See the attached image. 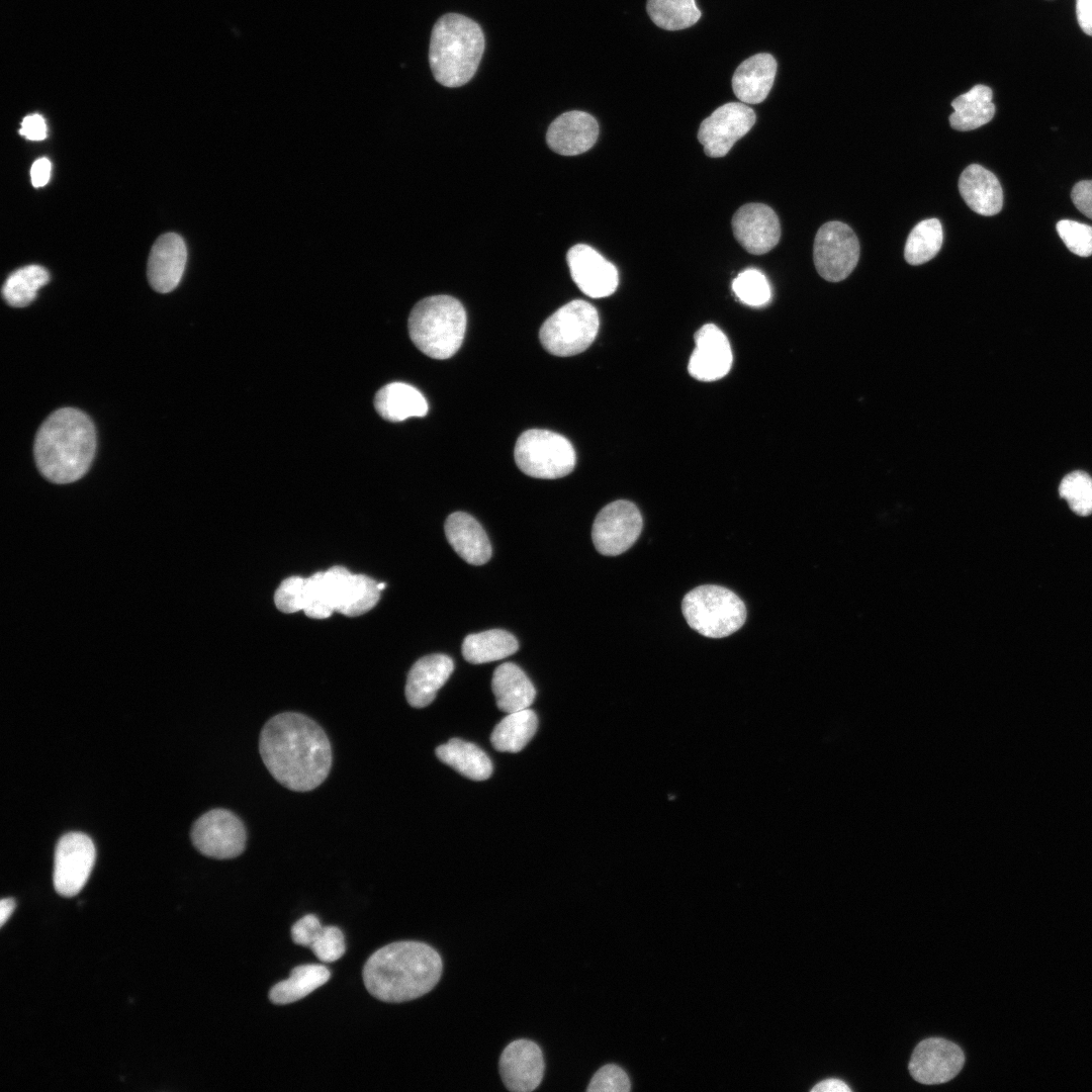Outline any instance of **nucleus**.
Listing matches in <instances>:
<instances>
[{"label": "nucleus", "instance_id": "obj_1", "mask_svg": "<svg viewBox=\"0 0 1092 1092\" xmlns=\"http://www.w3.org/2000/svg\"><path fill=\"white\" fill-rule=\"evenodd\" d=\"M259 748L273 778L292 791L315 789L331 769L330 741L322 727L303 714L272 717L261 731Z\"/></svg>", "mask_w": 1092, "mask_h": 1092}, {"label": "nucleus", "instance_id": "obj_2", "mask_svg": "<svg viewBox=\"0 0 1092 1092\" xmlns=\"http://www.w3.org/2000/svg\"><path fill=\"white\" fill-rule=\"evenodd\" d=\"M443 971L440 954L429 944L404 940L376 950L363 968L368 992L384 1002H404L430 992Z\"/></svg>", "mask_w": 1092, "mask_h": 1092}, {"label": "nucleus", "instance_id": "obj_3", "mask_svg": "<svg viewBox=\"0 0 1092 1092\" xmlns=\"http://www.w3.org/2000/svg\"><path fill=\"white\" fill-rule=\"evenodd\" d=\"M33 450L36 466L48 480L60 484L76 481L94 458L95 427L85 413L60 408L38 429Z\"/></svg>", "mask_w": 1092, "mask_h": 1092}, {"label": "nucleus", "instance_id": "obj_4", "mask_svg": "<svg viewBox=\"0 0 1092 1092\" xmlns=\"http://www.w3.org/2000/svg\"><path fill=\"white\" fill-rule=\"evenodd\" d=\"M483 51V32L475 21L457 13L443 15L431 34L429 62L434 78L446 87L466 84Z\"/></svg>", "mask_w": 1092, "mask_h": 1092}, {"label": "nucleus", "instance_id": "obj_5", "mask_svg": "<svg viewBox=\"0 0 1092 1092\" xmlns=\"http://www.w3.org/2000/svg\"><path fill=\"white\" fill-rule=\"evenodd\" d=\"M466 311L461 302L449 295H434L420 300L408 316V333L415 346L425 355L444 360L460 348L466 331Z\"/></svg>", "mask_w": 1092, "mask_h": 1092}, {"label": "nucleus", "instance_id": "obj_6", "mask_svg": "<svg viewBox=\"0 0 1092 1092\" xmlns=\"http://www.w3.org/2000/svg\"><path fill=\"white\" fill-rule=\"evenodd\" d=\"M681 611L689 626L709 638L727 637L746 620V608L732 590L715 584L700 585L682 599Z\"/></svg>", "mask_w": 1092, "mask_h": 1092}, {"label": "nucleus", "instance_id": "obj_7", "mask_svg": "<svg viewBox=\"0 0 1092 1092\" xmlns=\"http://www.w3.org/2000/svg\"><path fill=\"white\" fill-rule=\"evenodd\" d=\"M599 327V313L594 305L575 299L561 306L543 323L539 339L549 353L560 357L573 356L590 346Z\"/></svg>", "mask_w": 1092, "mask_h": 1092}, {"label": "nucleus", "instance_id": "obj_8", "mask_svg": "<svg viewBox=\"0 0 1092 1092\" xmlns=\"http://www.w3.org/2000/svg\"><path fill=\"white\" fill-rule=\"evenodd\" d=\"M514 456L521 471L542 479L569 474L576 461L574 448L565 437L541 429L522 433L517 440Z\"/></svg>", "mask_w": 1092, "mask_h": 1092}, {"label": "nucleus", "instance_id": "obj_9", "mask_svg": "<svg viewBox=\"0 0 1092 1092\" xmlns=\"http://www.w3.org/2000/svg\"><path fill=\"white\" fill-rule=\"evenodd\" d=\"M858 258V240L850 226L841 221H828L820 226L814 240L813 259L822 278L830 282L845 279Z\"/></svg>", "mask_w": 1092, "mask_h": 1092}, {"label": "nucleus", "instance_id": "obj_10", "mask_svg": "<svg viewBox=\"0 0 1092 1092\" xmlns=\"http://www.w3.org/2000/svg\"><path fill=\"white\" fill-rule=\"evenodd\" d=\"M642 516L635 504L625 499L612 502L597 515L592 538L597 551L616 556L628 550L639 538Z\"/></svg>", "mask_w": 1092, "mask_h": 1092}, {"label": "nucleus", "instance_id": "obj_11", "mask_svg": "<svg viewBox=\"0 0 1092 1092\" xmlns=\"http://www.w3.org/2000/svg\"><path fill=\"white\" fill-rule=\"evenodd\" d=\"M191 839L193 845L206 856L233 858L245 849L246 830L233 812L213 809L195 821Z\"/></svg>", "mask_w": 1092, "mask_h": 1092}, {"label": "nucleus", "instance_id": "obj_12", "mask_svg": "<svg viewBox=\"0 0 1092 1092\" xmlns=\"http://www.w3.org/2000/svg\"><path fill=\"white\" fill-rule=\"evenodd\" d=\"M92 839L82 832L63 835L55 850L53 881L58 894L77 895L86 884L95 861Z\"/></svg>", "mask_w": 1092, "mask_h": 1092}, {"label": "nucleus", "instance_id": "obj_13", "mask_svg": "<svg viewBox=\"0 0 1092 1092\" xmlns=\"http://www.w3.org/2000/svg\"><path fill=\"white\" fill-rule=\"evenodd\" d=\"M755 120L753 109L745 103L729 102L702 121L698 140L707 156L721 158L751 129Z\"/></svg>", "mask_w": 1092, "mask_h": 1092}, {"label": "nucleus", "instance_id": "obj_14", "mask_svg": "<svg viewBox=\"0 0 1092 1092\" xmlns=\"http://www.w3.org/2000/svg\"><path fill=\"white\" fill-rule=\"evenodd\" d=\"M964 1063V1053L957 1043L942 1037H929L915 1046L908 1067L914 1080L933 1085L954 1078Z\"/></svg>", "mask_w": 1092, "mask_h": 1092}, {"label": "nucleus", "instance_id": "obj_15", "mask_svg": "<svg viewBox=\"0 0 1092 1092\" xmlns=\"http://www.w3.org/2000/svg\"><path fill=\"white\" fill-rule=\"evenodd\" d=\"M734 238L750 254L762 255L777 246L781 225L776 212L763 203H746L734 213Z\"/></svg>", "mask_w": 1092, "mask_h": 1092}, {"label": "nucleus", "instance_id": "obj_16", "mask_svg": "<svg viewBox=\"0 0 1092 1092\" xmlns=\"http://www.w3.org/2000/svg\"><path fill=\"white\" fill-rule=\"evenodd\" d=\"M566 258L572 280L585 295L602 298L617 289L616 267L594 248L577 244L569 249Z\"/></svg>", "mask_w": 1092, "mask_h": 1092}, {"label": "nucleus", "instance_id": "obj_17", "mask_svg": "<svg viewBox=\"0 0 1092 1092\" xmlns=\"http://www.w3.org/2000/svg\"><path fill=\"white\" fill-rule=\"evenodd\" d=\"M500 1078L510 1091L531 1092L541 1083L544 1060L540 1046L529 1039L510 1042L499 1058Z\"/></svg>", "mask_w": 1092, "mask_h": 1092}, {"label": "nucleus", "instance_id": "obj_18", "mask_svg": "<svg viewBox=\"0 0 1092 1092\" xmlns=\"http://www.w3.org/2000/svg\"><path fill=\"white\" fill-rule=\"evenodd\" d=\"M696 347L691 355L688 369L701 381H714L724 377L732 365V351L725 334L715 325L707 324L695 334Z\"/></svg>", "mask_w": 1092, "mask_h": 1092}, {"label": "nucleus", "instance_id": "obj_19", "mask_svg": "<svg viewBox=\"0 0 1092 1092\" xmlns=\"http://www.w3.org/2000/svg\"><path fill=\"white\" fill-rule=\"evenodd\" d=\"M599 124L594 116L582 111H568L549 125L548 147L562 156H575L588 151L597 142Z\"/></svg>", "mask_w": 1092, "mask_h": 1092}, {"label": "nucleus", "instance_id": "obj_20", "mask_svg": "<svg viewBox=\"0 0 1092 1092\" xmlns=\"http://www.w3.org/2000/svg\"><path fill=\"white\" fill-rule=\"evenodd\" d=\"M187 251L184 240L177 234L160 236L151 249L148 261V279L158 292L172 291L184 272Z\"/></svg>", "mask_w": 1092, "mask_h": 1092}, {"label": "nucleus", "instance_id": "obj_21", "mask_svg": "<svg viewBox=\"0 0 1092 1092\" xmlns=\"http://www.w3.org/2000/svg\"><path fill=\"white\" fill-rule=\"evenodd\" d=\"M454 669L451 657L437 653L420 658L412 666L405 685V697L414 708L430 705Z\"/></svg>", "mask_w": 1092, "mask_h": 1092}, {"label": "nucleus", "instance_id": "obj_22", "mask_svg": "<svg viewBox=\"0 0 1092 1092\" xmlns=\"http://www.w3.org/2000/svg\"><path fill=\"white\" fill-rule=\"evenodd\" d=\"M445 535L455 552L467 563L481 565L491 557L489 539L469 514L455 512L445 522Z\"/></svg>", "mask_w": 1092, "mask_h": 1092}, {"label": "nucleus", "instance_id": "obj_23", "mask_svg": "<svg viewBox=\"0 0 1092 1092\" xmlns=\"http://www.w3.org/2000/svg\"><path fill=\"white\" fill-rule=\"evenodd\" d=\"M959 190L967 205L981 215H995L1002 209L1003 190L999 180L979 164H972L962 172Z\"/></svg>", "mask_w": 1092, "mask_h": 1092}, {"label": "nucleus", "instance_id": "obj_24", "mask_svg": "<svg viewBox=\"0 0 1092 1092\" xmlns=\"http://www.w3.org/2000/svg\"><path fill=\"white\" fill-rule=\"evenodd\" d=\"M777 73L775 58L766 53L756 54L742 62L732 77L735 96L745 104H757L768 95Z\"/></svg>", "mask_w": 1092, "mask_h": 1092}, {"label": "nucleus", "instance_id": "obj_25", "mask_svg": "<svg viewBox=\"0 0 1092 1092\" xmlns=\"http://www.w3.org/2000/svg\"><path fill=\"white\" fill-rule=\"evenodd\" d=\"M350 575L347 568L334 566L307 577L304 614L312 619L329 618L337 610L343 586Z\"/></svg>", "mask_w": 1092, "mask_h": 1092}, {"label": "nucleus", "instance_id": "obj_26", "mask_svg": "<svg viewBox=\"0 0 1092 1092\" xmlns=\"http://www.w3.org/2000/svg\"><path fill=\"white\" fill-rule=\"evenodd\" d=\"M491 689L498 709L508 714L528 709L536 696L531 680L512 662L503 663L495 668Z\"/></svg>", "mask_w": 1092, "mask_h": 1092}, {"label": "nucleus", "instance_id": "obj_27", "mask_svg": "<svg viewBox=\"0 0 1092 1092\" xmlns=\"http://www.w3.org/2000/svg\"><path fill=\"white\" fill-rule=\"evenodd\" d=\"M374 406L379 416L391 422L424 417L429 408L425 396L403 382H392L380 388L375 394Z\"/></svg>", "mask_w": 1092, "mask_h": 1092}, {"label": "nucleus", "instance_id": "obj_28", "mask_svg": "<svg viewBox=\"0 0 1092 1092\" xmlns=\"http://www.w3.org/2000/svg\"><path fill=\"white\" fill-rule=\"evenodd\" d=\"M992 89L978 84L952 100L954 111L949 115L950 126L960 131L976 129L988 123L995 114Z\"/></svg>", "mask_w": 1092, "mask_h": 1092}, {"label": "nucleus", "instance_id": "obj_29", "mask_svg": "<svg viewBox=\"0 0 1092 1092\" xmlns=\"http://www.w3.org/2000/svg\"><path fill=\"white\" fill-rule=\"evenodd\" d=\"M436 755L470 780L483 781L492 772V764L486 753L475 744L458 738L437 747Z\"/></svg>", "mask_w": 1092, "mask_h": 1092}, {"label": "nucleus", "instance_id": "obj_30", "mask_svg": "<svg viewBox=\"0 0 1092 1092\" xmlns=\"http://www.w3.org/2000/svg\"><path fill=\"white\" fill-rule=\"evenodd\" d=\"M518 648V641L513 634L502 629H491L467 635L462 643V654L466 661L479 664L506 658Z\"/></svg>", "mask_w": 1092, "mask_h": 1092}, {"label": "nucleus", "instance_id": "obj_31", "mask_svg": "<svg viewBox=\"0 0 1092 1092\" xmlns=\"http://www.w3.org/2000/svg\"><path fill=\"white\" fill-rule=\"evenodd\" d=\"M331 973L323 965H301L294 968L290 977L274 985L269 992V999L274 1004L284 1005L298 1001L329 981Z\"/></svg>", "mask_w": 1092, "mask_h": 1092}, {"label": "nucleus", "instance_id": "obj_32", "mask_svg": "<svg viewBox=\"0 0 1092 1092\" xmlns=\"http://www.w3.org/2000/svg\"><path fill=\"white\" fill-rule=\"evenodd\" d=\"M537 715L528 709L510 713L493 729L490 741L498 751L519 752L534 736Z\"/></svg>", "mask_w": 1092, "mask_h": 1092}, {"label": "nucleus", "instance_id": "obj_33", "mask_svg": "<svg viewBox=\"0 0 1092 1092\" xmlns=\"http://www.w3.org/2000/svg\"><path fill=\"white\" fill-rule=\"evenodd\" d=\"M50 280L46 268L39 265L21 267L11 273L2 287L5 301L14 307H24L32 302L37 290Z\"/></svg>", "mask_w": 1092, "mask_h": 1092}, {"label": "nucleus", "instance_id": "obj_34", "mask_svg": "<svg viewBox=\"0 0 1092 1092\" xmlns=\"http://www.w3.org/2000/svg\"><path fill=\"white\" fill-rule=\"evenodd\" d=\"M943 240L942 226L937 218L918 222L910 232L904 257L910 265H920L931 260L940 250Z\"/></svg>", "mask_w": 1092, "mask_h": 1092}, {"label": "nucleus", "instance_id": "obj_35", "mask_svg": "<svg viewBox=\"0 0 1092 1092\" xmlns=\"http://www.w3.org/2000/svg\"><path fill=\"white\" fill-rule=\"evenodd\" d=\"M378 582L364 574H351L343 587L337 612L356 617L370 611L379 601Z\"/></svg>", "mask_w": 1092, "mask_h": 1092}, {"label": "nucleus", "instance_id": "obj_36", "mask_svg": "<svg viewBox=\"0 0 1092 1092\" xmlns=\"http://www.w3.org/2000/svg\"><path fill=\"white\" fill-rule=\"evenodd\" d=\"M646 9L651 20L666 30L688 28L701 17L695 0H647Z\"/></svg>", "mask_w": 1092, "mask_h": 1092}, {"label": "nucleus", "instance_id": "obj_37", "mask_svg": "<svg viewBox=\"0 0 1092 1092\" xmlns=\"http://www.w3.org/2000/svg\"><path fill=\"white\" fill-rule=\"evenodd\" d=\"M1059 493L1076 515L1087 517L1092 514V477L1085 471L1067 474L1060 483Z\"/></svg>", "mask_w": 1092, "mask_h": 1092}, {"label": "nucleus", "instance_id": "obj_38", "mask_svg": "<svg viewBox=\"0 0 1092 1092\" xmlns=\"http://www.w3.org/2000/svg\"><path fill=\"white\" fill-rule=\"evenodd\" d=\"M732 289L738 299L750 306L769 301L771 291L765 276L757 269H746L733 280Z\"/></svg>", "mask_w": 1092, "mask_h": 1092}, {"label": "nucleus", "instance_id": "obj_39", "mask_svg": "<svg viewBox=\"0 0 1092 1092\" xmlns=\"http://www.w3.org/2000/svg\"><path fill=\"white\" fill-rule=\"evenodd\" d=\"M1057 232L1066 247L1075 255H1092V226L1071 219H1062L1057 223Z\"/></svg>", "mask_w": 1092, "mask_h": 1092}, {"label": "nucleus", "instance_id": "obj_40", "mask_svg": "<svg viewBox=\"0 0 1092 1092\" xmlns=\"http://www.w3.org/2000/svg\"><path fill=\"white\" fill-rule=\"evenodd\" d=\"M305 584L306 578L300 576H290L284 579L274 595V602L278 610L286 614L303 611Z\"/></svg>", "mask_w": 1092, "mask_h": 1092}, {"label": "nucleus", "instance_id": "obj_41", "mask_svg": "<svg viewBox=\"0 0 1092 1092\" xmlns=\"http://www.w3.org/2000/svg\"><path fill=\"white\" fill-rule=\"evenodd\" d=\"M310 948L321 962H336L346 950L344 934L336 926H324Z\"/></svg>", "mask_w": 1092, "mask_h": 1092}, {"label": "nucleus", "instance_id": "obj_42", "mask_svg": "<svg viewBox=\"0 0 1092 1092\" xmlns=\"http://www.w3.org/2000/svg\"><path fill=\"white\" fill-rule=\"evenodd\" d=\"M630 1088V1081L625 1071L614 1064H608L596 1072L586 1091L628 1092Z\"/></svg>", "mask_w": 1092, "mask_h": 1092}, {"label": "nucleus", "instance_id": "obj_43", "mask_svg": "<svg viewBox=\"0 0 1092 1092\" xmlns=\"http://www.w3.org/2000/svg\"><path fill=\"white\" fill-rule=\"evenodd\" d=\"M315 915L307 914L294 923L291 928L292 940L299 945L310 947L323 930Z\"/></svg>", "mask_w": 1092, "mask_h": 1092}, {"label": "nucleus", "instance_id": "obj_44", "mask_svg": "<svg viewBox=\"0 0 1092 1092\" xmlns=\"http://www.w3.org/2000/svg\"><path fill=\"white\" fill-rule=\"evenodd\" d=\"M1071 199L1078 210L1092 219V180L1076 183L1071 191Z\"/></svg>", "mask_w": 1092, "mask_h": 1092}, {"label": "nucleus", "instance_id": "obj_45", "mask_svg": "<svg viewBox=\"0 0 1092 1092\" xmlns=\"http://www.w3.org/2000/svg\"><path fill=\"white\" fill-rule=\"evenodd\" d=\"M19 133L30 141H41L47 136V124L39 114H30L23 118Z\"/></svg>", "mask_w": 1092, "mask_h": 1092}, {"label": "nucleus", "instance_id": "obj_46", "mask_svg": "<svg viewBox=\"0 0 1092 1092\" xmlns=\"http://www.w3.org/2000/svg\"><path fill=\"white\" fill-rule=\"evenodd\" d=\"M30 177L34 187L44 186L51 177V162L47 158L37 159L31 166Z\"/></svg>", "mask_w": 1092, "mask_h": 1092}, {"label": "nucleus", "instance_id": "obj_47", "mask_svg": "<svg viewBox=\"0 0 1092 1092\" xmlns=\"http://www.w3.org/2000/svg\"><path fill=\"white\" fill-rule=\"evenodd\" d=\"M1076 14L1081 29L1092 35V0H1076Z\"/></svg>", "mask_w": 1092, "mask_h": 1092}, {"label": "nucleus", "instance_id": "obj_48", "mask_svg": "<svg viewBox=\"0 0 1092 1092\" xmlns=\"http://www.w3.org/2000/svg\"><path fill=\"white\" fill-rule=\"evenodd\" d=\"M813 1092H850L851 1089L841 1080L830 1078L823 1080L812 1088Z\"/></svg>", "mask_w": 1092, "mask_h": 1092}, {"label": "nucleus", "instance_id": "obj_49", "mask_svg": "<svg viewBox=\"0 0 1092 1092\" xmlns=\"http://www.w3.org/2000/svg\"><path fill=\"white\" fill-rule=\"evenodd\" d=\"M15 909V901L12 898H3L0 901V925L3 926Z\"/></svg>", "mask_w": 1092, "mask_h": 1092}, {"label": "nucleus", "instance_id": "obj_50", "mask_svg": "<svg viewBox=\"0 0 1092 1092\" xmlns=\"http://www.w3.org/2000/svg\"><path fill=\"white\" fill-rule=\"evenodd\" d=\"M386 586L385 582H378V587L382 590Z\"/></svg>", "mask_w": 1092, "mask_h": 1092}]
</instances>
